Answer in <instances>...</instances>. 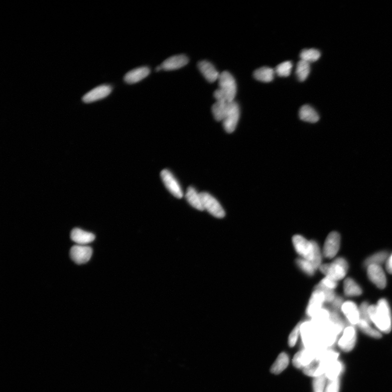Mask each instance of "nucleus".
I'll return each mask as SVG.
<instances>
[{
  "label": "nucleus",
  "mask_w": 392,
  "mask_h": 392,
  "mask_svg": "<svg viewBox=\"0 0 392 392\" xmlns=\"http://www.w3.org/2000/svg\"><path fill=\"white\" fill-rule=\"evenodd\" d=\"M372 323L380 332L389 333L392 328V317L389 303L385 298L380 299L377 305H370L368 309Z\"/></svg>",
  "instance_id": "obj_1"
},
{
  "label": "nucleus",
  "mask_w": 392,
  "mask_h": 392,
  "mask_svg": "<svg viewBox=\"0 0 392 392\" xmlns=\"http://www.w3.org/2000/svg\"><path fill=\"white\" fill-rule=\"evenodd\" d=\"M319 268L326 277L334 279L338 282L346 276L349 265L346 260L342 257H339L329 264H321Z\"/></svg>",
  "instance_id": "obj_2"
},
{
  "label": "nucleus",
  "mask_w": 392,
  "mask_h": 392,
  "mask_svg": "<svg viewBox=\"0 0 392 392\" xmlns=\"http://www.w3.org/2000/svg\"><path fill=\"white\" fill-rule=\"evenodd\" d=\"M292 243L296 253L300 255L301 258L312 262L317 243L313 241H309L302 236L295 235L292 238Z\"/></svg>",
  "instance_id": "obj_3"
},
{
  "label": "nucleus",
  "mask_w": 392,
  "mask_h": 392,
  "mask_svg": "<svg viewBox=\"0 0 392 392\" xmlns=\"http://www.w3.org/2000/svg\"><path fill=\"white\" fill-rule=\"evenodd\" d=\"M219 82V89L224 93L227 101L228 102L235 101L237 86L235 79L232 75L226 71L222 72L220 75Z\"/></svg>",
  "instance_id": "obj_4"
},
{
  "label": "nucleus",
  "mask_w": 392,
  "mask_h": 392,
  "mask_svg": "<svg viewBox=\"0 0 392 392\" xmlns=\"http://www.w3.org/2000/svg\"><path fill=\"white\" fill-rule=\"evenodd\" d=\"M357 331L352 325H348L342 332V335L338 341V346L343 352L348 353L352 351L357 342Z\"/></svg>",
  "instance_id": "obj_5"
},
{
  "label": "nucleus",
  "mask_w": 392,
  "mask_h": 392,
  "mask_svg": "<svg viewBox=\"0 0 392 392\" xmlns=\"http://www.w3.org/2000/svg\"><path fill=\"white\" fill-rule=\"evenodd\" d=\"M202 202L204 210L216 218H223L226 213L219 202L207 192H201Z\"/></svg>",
  "instance_id": "obj_6"
},
{
  "label": "nucleus",
  "mask_w": 392,
  "mask_h": 392,
  "mask_svg": "<svg viewBox=\"0 0 392 392\" xmlns=\"http://www.w3.org/2000/svg\"><path fill=\"white\" fill-rule=\"evenodd\" d=\"M240 118V109L236 101L230 103L224 119L222 121L225 131L232 133L236 130Z\"/></svg>",
  "instance_id": "obj_7"
},
{
  "label": "nucleus",
  "mask_w": 392,
  "mask_h": 392,
  "mask_svg": "<svg viewBox=\"0 0 392 392\" xmlns=\"http://www.w3.org/2000/svg\"><path fill=\"white\" fill-rule=\"evenodd\" d=\"M323 350L302 348L294 356L292 364L296 368L303 370L304 368L311 364L317 358L318 354Z\"/></svg>",
  "instance_id": "obj_8"
},
{
  "label": "nucleus",
  "mask_w": 392,
  "mask_h": 392,
  "mask_svg": "<svg viewBox=\"0 0 392 392\" xmlns=\"http://www.w3.org/2000/svg\"><path fill=\"white\" fill-rule=\"evenodd\" d=\"M341 246V236L337 232H332L327 236L324 243L323 255L325 258L331 259L338 253Z\"/></svg>",
  "instance_id": "obj_9"
},
{
  "label": "nucleus",
  "mask_w": 392,
  "mask_h": 392,
  "mask_svg": "<svg viewBox=\"0 0 392 392\" xmlns=\"http://www.w3.org/2000/svg\"><path fill=\"white\" fill-rule=\"evenodd\" d=\"M325 302V296L321 290L315 289L310 298L306 309V314L311 319L317 314L322 309Z\"/></svg>",
  "instance_id": "obj_10"
},
{
  "label": "nucleus",
  "mask_w": 392,
  "mask_h": 392,
  "mask_svg": "<svg viewBox=\"0 0 392 392\" xmlns=\"http://www.w3.org/2000/svg\"><path fill=\"white\" fill-rule=\"evenodd\" d=\"M161 177L166 188L173 196L177 198L183 197V190L181 189L178 180L170 171L168 169H163L161 172Z\"/></svg>",
  "instance_id": "obj_11"
},
{
  "label": "nucleus",
  "mask_w": 392,
  "mask_h": 392,
  "mask_svg": "<svg viewBox=\"0 0 392 392\" xmlns=\"http://www.w3.org/2000/svg\"><path fill=\"white\" fill-rule=\"evenodd\" d=\"M72 260L78 264H83L89 261L92 255V249L86 245H75L70 251Z\"/></svg>",
  "instance_id": "obj_12"
},
{
  "label": "nucleus",
  "mask_w": 392,
  "mask_h": 392,
  "mask_svg": "<svg viewBox=\"0 0 392 392\" xmlns=\"http://www.w3.org/2000/svg\"><path fill=\"white\" fill-rule=\"evenodd\" d=\"M367 273L371 282L379 289H384L387 284V280L384 271L381 266L371 265L367 267Z\"/></svg>",
  "instance_id": "obj_13"
},
{
  "label": "nucleus",
  "mask_w": 392,
  "mask_h": 392,
  "mask_svg": "<svg viewBox=\"0 0 392 392\" xmlns=\"http://www.w3.org/2000/svg\"><path fill=\"white\" fill-rule=\"evenodd\" d=\"M112 92V87L110 85H103L95 88L94 89L83 97V101L85 103H91L108 97Z\"/></svg>",
  "instance_id": "obj_14"
},
{
  "label": "nucleus",
  "mask_w": 392,
  "mask_h": 392,
  "mask_svg": "<svg viewBox=\"0 0 392 392\" xmlns=\"http://www.w3.org/2000/svg\"><path fill=\"white\" fill-rule=\"evenodd\" d=\"M341 311L350 325L355 326L358 324L360 320V310L355 303L352 301L344 302Z\"/></svg>",
  "instance_id": "obj_15"
},
{
  "label": "nucleus",
  "mask_w": 392,
  "mask_h": 392,
  "mask_svg": "<svg viewBox=\"0 0 392 392\" xmlns=\"http://www.w3.org/2000/svg\"><path fill=\"white\" fill-rule=\"evenodd\" d=\"M189 61L188 57L185 55H175L163 61L161 66L165 71H173L186 66Z\"/></svg>",
  "instance_id": "obj_16"
},
{
  "label": "nucleus",
  "mask_w": 392,
  "mask_h": 392,
  "mask_svg": "<svg viewBox=\"0 0 392 392\" xmlns=\"http://www.w3.org/2000/svg\"><path fill=\"white\" fill-rule=\"evenodd\" d=\"M197 67L205 79L209 83H214L219 80L220 74L216 71L215 67L210 62L207 61L199 62Z\"/></svg>",
  "instance_id": "obj_17"
},
{
  "label": "nucleus",
  "mask_w": 392,
  "mask_h": 392,
  "mask_svg": "<svg viewBox=\"0 0 392 392\" xmlns=\"http://www.w3.org/2000/svg\"><path fill=\"white\" fill-rule=\"evenodd\" d=\"M149 73L150 69L147 67L138 68L127 73L124 80L127 84H135L147 77Z\"/></svg>",
  "instance_id": "obj_18"
},
{
  "label": "nucleus",
  "mask_w": 392,
  "mask_h": 392,
  "mask_svg": "<svg viewBox=\"0 0 392 392\" xmlns=\"http://www.w3.org/2000/svg\"><path fill=\"white\" fill-rule=\"evenodd\" d=\"M72 241L80 245H86L95 241V236L93 233L87 232L80 228H74L71 232Z\"/></svg>",
  "instance_id": "obj_19"
},
{
  "label": "nucleus",
  "mask_w": 392,
  "mask_h": 392,
  "mask_svg": "<svg viewBox=\"0 0 392 392\" xmlns=\"http://www.w3.org/2000/svg\"><path fill=\"white\" fill-rule=\"evenodd\" d=\"M185 197L192 207L200 211L204 210L201 193H198L194 187H189L187 190Z\"/></svg>",
  "instance_id": "obj_20"
},
{
  "label": "nucleus",
  "mask_w": 392,
  "mask_h": 392,
  "mask_svg": "<svg viewBox=\"0 0 392 392\" xmlns=\"http://www.w3.org/2000/svg\"><path fill=\"white\" fill-rule=\"evenodd\" d=\"M345 367L343 363L340 360H337L332 363L327 368L325 374L326 379L329 380H334L340 378L344 373Z\"/></svg>",
  "instance_id": "obj_21"
},
{
  "label": "nucleus",
  "mask_w": 392,
  "mask_h": 392,
  "mask_svg": "<svg viewBox=\"0 0 392 392\" xmlns=\"http://www.w3.org/2000/svg\"><path fill=\"white\" fill-rule=\"evenodd\" d=\"M299 118L303 121L309 123H316L319 121L320 117L312 107L308 105L302 106L299 111Z\"/></svg>",
  "instance_id": "obj_22"
},
{
  "label": "nucleus",
  "mask_w": 392,
  "mask_h": 392,
  "mask_svg": "<svg viewBox=\"0 0 392 392\" xmlns=\"http://www.w3.org/2000/svg\"><path fill=\"white\" fill-rule=\"evenodd\" d=\"M289 364V356L285 353H282L278 356L271 367V372L274 374H279L288 367Z\"/></svg>",
  "instance_id": "obj_23"
},
{
  "label": "nucleus",
  "mask_w": 392,
  "mask_h": 392,
  "mask_svg": "<svg viewBox=\"0 0 392 392\" xmlns=\"http://www.w3.org/2000/svg\"><path fill=\"white\" fill-rule=\"evenodd\" d=\"M274 74L275 71L273 69L263 67L256 70L254 73V77L260 81L270 83L273 80Z\"/></svg>",
  "instance_id": "obj_24"
},
{
  "label": "nucleus",
  "mask_w": 392,
  "mask_h": 392,
  "mask_svg": "<svg viewBox=\"0 0 392 392\" xmlns=\"http://www.w3.org/2000/svg\"><path fill=\"white\" fill-rule=\"evenodd\" d=\"M344 291L345 295L347 296H358L362 294L360 286L351 278L345 280Z\"/></svg>",
  "instance_id": "obj_25"
},
{
  "label": "nucleus",
  "mask_w": 392,
  "mask_h": 392,
  "mask_svg": "<svg viewBox=\"0 0 392 392\" xmlns=\"http://www.w3.org/2000/svg\"><path fill=\"white\" fill-rule=\"evenodd\" d=\"M230 102L216 101L213 105L212 110L215 119L219 122L223 121L227 112Z\"/></svg>",
  "instance_id": "obj_26"
},
{
  "label": "nucleus",
  "mask_w": 392,
  "mask_h": 392,
  "mask_svg": "<svg viewBox=\"0 0 392 392\" xmlns=\"http://www.w3.org/2000/svg\"><path fill=\"white\" fill-rule=\"evenodd\" d=\"M389 257L387 251H380L369 257L364 262V265L368 267L371 265H380L387 261Z\"/></svg>",
  "instance_id": "obj_27"
},
{
  "label": "nucleus",
  "mask_w": 392,
  "mask_h": 392,
  "mask_svg": "<svg viewBox=\"0 0 392 392\" xmlns=\"http://www.w3.org/2000/svg\"><path fill=\"white\" fill-rule=\"evenodd\" d=\"M371 323H369V322L365 320L360 319L357 326L359 327V328L363 332L368 336L376 339L382 338V333L378 330L374 329L373 327L371 326Z\"/></svg>",
  "instance_id": "obj_28"
},
{
  "label": "nucleus",
  "mask_w": 392,
  "mask_h": 392,
  "mask_svg": "<svg viewBox=\"0 0 392 392\" xmlns=\"http://www.w3.org/2000/svg\"><path fill=\"white\" fill-rule=\"evenodd\" d=\"M311 71L310 63L303 60L297 63L296 74L298 80L301 82L306 80Z\"/></svg>",
  "instance_id": "obj_29"
},
{
  "label": "nucleus",
  "mask_w": 392,
  "mask_h": 392,
  "mask_svg": "<svg viewBox=\"0 0 392 392\" xmlns=\"http://www.w3.org/2000/svg\"><path fill=\"white\" fill-rule=\"evenodd\" d=\"M301 60L308 63L314 62L318 61L320 56V52L315 49H304L300 54Z\"/></svg>",
  "instance_id": "obj_30"
},
{
  "label": "nucleus",
  "mask_w": 392,
  "mask_h": 392,
  "mask_svg": "<svg viewBox=\"0 0 392 392\" xmlns=\"http://www.w3.org/2000/svg\"><path fill=\"white\" fill-rule=\"evenodd\" d=\"M296 264L302 271L309 275V276H312L315 271L317 270L311 261L302 258L297 259Z\"/></svg>",
  "instance_id": "obj_31"
},
{
  "label": "nucleus",
  "mask_w": 392,
  "mask_h": 392,
  "mask_svg": "<svg viewBox=\"0 0 392 392\" xmlns=\"http://www.w3.org/2000/svg\"><path fill=\"white\" fill-rule=\"evenodd\" d=\"M292 68V64L290 61H285L278 65L275 70L276 73L280 77H287L290 75Z\"/></svg>",
  "instance_id": "obj_32"
},
{
  "label": "nucleus",
  "mask_w": 392,
  "mask_h": 392,
  "mask_svg": "<svg viewBox=\"0 0 392 392\" xmlns=\"http://www.w3.org/2000/svg\"><path fill=\"white\" fill-rule=\"evenodd\" d=\"M302 321L298 323L295 328L292 330L288 338V344L289 347H294L298 340V337L301 334V326Z\"/></svg>",
  "instance_id": "obj_33"
},
{
  "label": "nucleus",
  "mask_w": 392,
  "mask_h": 392,
  "mask_svg": "<svg viewBox=\"0 0 392 392\" xmlns=\"http://www.w3.org/2000/svg\"><path fill=\"white\" fill-rule=\"evenodd\" d=\"M341 379L338 378L334 380H329L328 384L326 385L324 392H339L341 389Z\"/></svg>",
  "instance_id": "obj_34"
},
{
  "label": "nucleus",
  "mask_w": 392,
  "mask_h": 392,
  "mask_svg": "<svg viewBox=\"0 0 392 392\" xmlns=\"http://www.w3.org/2000/svg\"><path fill=\"white\" fill-rule=\"evenodd\" d=\"M369 306H370V305H369L368 303L367 302H364L361 304L359 308L360 319L365 320L369 322V323H371L372 322L370 317H369L368 311Z\"/></svg>",
  "instance_id": "obj_35"
},
{
  "label": "nucleus",
  "mask_w": 392,
  "mask_h": 392,
  "mask_svg": "<svg viewBox=\"0 0 392 392\" xmlns=\"http://www.w3.org/2000/svg\"><path fill=\"white\" fill-rule=\"evenodd\" d=\"M319 284L325 286V287L327 288L335 290L338 285V282L334 279L325 277L324 279L321 280V281Z\"/></svg>",
  "instance_id": "obj_36"
},
{
  "label": "nucleus",
  "mask_w": 392,
  "mask_h": 392,
  "mask_svg": "<svg viewBox=\"0 0 392 392\" xmlns=\"http://www.w3.org/2000/svg\"><path fill=\"white\" fill-rule=\"evenodd\" d=\"M343 303V300L342 297L336 296L334 301L332 302V306L335 310V311L337 312L338 310L341 309Z\"/></svg>",
  "instance_id": "obj_37"
},
{
  "label": "nucleus",
  "mask_w": 392,
  "mask_h": 392,
  "mask_svg": "<svg viewBox=\"0 0 392 392\" xmlns=\"http://www.w3.org/2000/svg\"><path fill=\"white\" fill-rule=\"evenodd\" d=\"M386 270L390 273L392 274V254L389 256V258L386 261Z\"/></svg>",
  "instance_id": "obj_38"
},
{
  "label": "nucleus",
  "mask_w": 392,
  "mask_h": 392,
  "mask_svg": "<svg viewBox=\"0 0 392 392\" xmlns=\"http://www.w3.org/2000/svg\"><path fill=\"white\" fill-rule=\"evenodd\" d=\"M162 67H161V66H158V67H156V71H157V72H159V71H161V70H162Z\"/></svg>",
  "instance_id": "obj_39"
},
{
  "label": "nucleus",
  "mask_w": 392,
  "mask_h": 392,
  "mask_svg": "<svg viewBox=\"0 0 392 392\" xmlns=\"http://www.w3.org/2000/svg\"><path fill=\"white\" fill-rule=\"evenodd\" d=\"M314 392H318V391H314Z\"/></svg>",
  "instance_id": "obj_40"
}]
</instances>
